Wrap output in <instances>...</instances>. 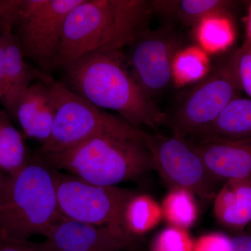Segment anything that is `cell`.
<instances>
[{"label":"cell","instance_id":"20","mask_svg":"<svg viewBox=\"0 0 251 251\" xmlns=\"http://www.w3.org/2000/svg\"><path fill=\"white\" fill-rule=\"evenodd\" d=\"M195 196L186 190H170L161 206L163 218L171 226L186 230L195 224L198 216Z\"/></svg>","mask_w":251,"mask_h":251},{"label":"cell","instance_id":"29","mask_svg":"<svg viewBox=\"0 0 251 251\" xmlns=\"http://www.w3.org/2000/svg\"><path fill=\"white\" fill-rule=\"evenodd\" d=\"M246 41L251 43V3L249 8V13L246 18Z\"/></svg>","mask_w":251,"mask_h":251},{"label":"cell","instance_id":"13","mask_svg":"<svg viewBox=\"0 0 251 251\" xmlns=\"http://www.w3.org/2000/svg\"><path fill=\"white\" fill-rule=\"evenodd\" d=\"M193 145L215 182L251 177V138L202 140Z\"/></svg>","mask_w":251,"mask_h":251},{"label":"cell","instance_id":"23","mask_svg":"<svg viewBox=\"0 0 251 251\" xmlns=\"http://www.w3.org/2000/svg\"><path fill=\"white\" fill-rule=\"evenodd\" d=\"M194 242L186 229L170 227L157 234L150 247L175 251H193Z\"/></svg>","mask_w":251,"mask_h":251},{"label":"cell","instance_id":"30","mask_svg":"<svg viewBox=\"0 0 251 251\" xmlns=\"http://www.w3.org/2000/svg\"><path fill=\"white\" fill-rule=\"evenodd\" d=\"M175 251L169 250V249H158V248L150 247V251Z\"/></svg>","mask_w":251,"mask_h":251},{"label":"cell","instance_id":"18","mask_svg":"<svg viewBox=\"0 0 251 251\" xmlns=\"http://www.w3.org/2000/svg\"><path fill=\"white\" fill-rule=\"evenodd\" d=\"M163 218L161 206L151 196L138 192L128 201L124 213L125 228L135 239L156 227Z\"/></svg>","mask_w":251,"mask_h":251},{"label":"cell","instance_id":"11","mask_svg":"<svg viewBox=\"0 0 251 251\" xmlns=\"http://www.w3.org/2000/svg\"><path fill=\"white\" fill-rule=\"evenodd\" d=\"M45 237L41 244L46 251H133L137 247V239L123 231L66 217Z\"/></svg>","mask_w":251,"mask_h":251},{"label":"cell","instance_id":"33","mask_svg":"<svg viewBox=\"0 0 251 251\" xmlns=\"http://www.w3.org/2000/svg\"><path fill=\"white\" fill-rule=\"evenodd\" d=\"M246 232H247V233L251 234V223L247 227V231H246Z\"/></svg>","mask_w":251,"mask_h":251},{"label":"cell","instance_id":"10","mask_svg":"<svg viewBox=\"0 0 251 251\" xmlns=\"http://www.w3.org/2000/svg\"><path fill=\"white\" fill-rule=\"evenodd\" d=\"M126 58L138 85L153 99L171 84L173 62L181 50V41L171 27L149 29L132 44Z\"/></svg>","mask_w":251,"mask_h":251},{"label":"cell","instance_id":"27","mask_svg":"<svg viewBox=\"0 0 251 251\" xmlns=\"http://www.w3.org/2000/svg\"><path fill=\"white\" fill-rule=\"evenodd\" d=\"M227 251H251V234L243 232L229 237Z\"/></svg>","mask_w":251,"mask_h":251},{"label":"cell","instance_id":"4","mask_svg":"<svg viewBox=\"0 0 251 251\" xmlns=\"http://www.w3.org/2000/svg\"><path fill=\"white\" fill-rule=\"evenodd\" d=\"M64 216L59 211L53 168L39 155L0 188V237L29 240L46 234Z\"/></svg>","mask_w":251,"mask_h":251},{"label":"cell","instance_id":"7","mask_svg":"<svg viewBox=\"0 0 251 251\" xmlns=\"http://www.w3.org/2000/svg\"><path fill=\"white\" fill-rule=\"evenodd\" d=\"M53 170L59 209L64 217L128 233L124 213L127 202L137 191L90 184Z\"/></svg>","mask_w":251,"mask_h":251},{"label":"cell","instance_id":"34","mask_svg":"<svg viewBox=\"0 0 251 251\" xmlns=\"http://www.w3.org/2000/svg\"><path fill=\"white\" fill-rule=\"evenodd\" d=\"M1 27H2V21H1V18H0V34H1Z\"/></svg>","mask_w":251,"mask_h":251},{"label":"cell","instance_id":"1","mask_svg":"<svg viewBox=\"0 0 251 251\" xmlns=\"http://www.w3.org/2000/svg\"><path fill=\"white\" fill-rule=\"evenodd\" d=\"M120 50L100 49L64 68L66 85L99 108L119 114L130 125L158 133L168 117L135 82Z\"/></svg>","mask_w":251,"mask_h":251},{"label":"cell","instance_id":"3","mask_svg":"<svg viewBox=\"0 0 251 251\" xmlns=\"http://www.w3.org/2000/svg\"><path fill=\"white\" fill-rule=\"evenodd\" d=\"M145 134L127 122L94 135L70 150L39 156L56 171H69L90 184L115 186L154 171L144 140Z\"/></svg>","mask_w":251,"mask_h":251},{"label":"cell","instance_id":"28","mask_svg":"<svg viewBox=\"0 0 251 251\" xmlns=\"http://www.w3.org/2000/svg\"><path fill=\"white\" fill-rule=\"evenodd\" d=\"M5 56H6V42H5L4 33L1 31V34H0V86L4 90V94L6 91Z\"/></svg>","mask_w":251,"mask_h":251},{"label":"cell","instance_id":"31","mask_svg":"<svg viewBox=\"0 0 251 251\" xmlns=\"http://www.w3.org/2000/svg\"><path fill=\"white\" fill-rule=\"evenodd\" d=\"M4 176H3L1 174V171L0 170V188H1V185L3 184V181H4Z\"/></svg>","mask_w":251,"mask_h":251},{"label":"cell","instance_id":"25","mask_svg":"<svg viewBox=\"0 0 251 251\" xmlns=\"http://www.w3.org/2000/svg\"><path fill=\"white\" fill-rule=\"evenodd\" d=\"M228 241V236L224 234H206L194 243L193 251H227Z\"/></svg>","mask_w":251,"mask_h":251},{"label":"cell","instance_id":"16","mask_svg":"<svg viewBox=\"0 0 251 251\" xmlns=\"http://www.w3.org/2000/svg\"><path fill=\"white\" fill-rule=\"evenodd\" d=\"M202 140L239 141L251 138V99L237 97L212 123L197 133Z\"/></svg>","mask_w":251,"mask_h":251},{"label":"cell","instance_id":"6","mask_svg":"<svg viewBox=\"0 0 251 251\" xmlns=\"http://www.w3.org/2000/svg\"><path fill=\"white\" fill-rule=\"evenodd\" d=\"M46 85L52 94L55 115L51 134L42 143L41 153L70 150L94 135L128 122L119 115L97 108L64 82L52 78Z\"/></svg>","mask_w":251,"mask_h":251},{"label":"cell","instance_id":"5","mask_svg":"<svg viewBox=\"0 0 251 251\" xmlns=\"http://www.w3.org/2000/svg\"><path fill=\"white\" fill-rule=\"evenodd\" d=\"M82 0H19L0 1V16L17 24L25 57L44 72L53 69L64 26L71 10Z\"/></svg>","mask_w":251,"mask_h":251},{"label":"cell","instance_id":"9","mask_svg":"<svg viewBox=\"0 0 251 251\" xmlns=\"http://www.w3.org/2000/svg\"><path fill=\"white\" fill-rule=\"evenodd\" d=\"M144 140L154 171L170 190H186L206 201L214 199L216 182L193 144L186 139L159 133H146Z\"/></svg>","mask_w":251,"mask_h":251},{"label":"cell","instance_id":"26","mask_svg":"<svg viewBox=\"0 0 251 251\" xmlns=\"http://www.w3.org/2000/svg\"><path fill=\"white\" fill-rule=\"evenodd\" d=\"M0 251H46L42 244L0 237Z\"/></svg>","mask_w":251,"mask_h":251},{"label":"cell","instance_id":"8","mask_svg":"<svg viewBox=\"0 0 251 251\" xmlns=\"http://www.w3.org/2000/svg\"><path fill=\"white\" fill-rule=\"evenodd\" d=\"M229 58L186 94L171 121L173 135L186 139L212 123L242 92Z\"/></svg>","mask_w":251,"mask_h":251},{"label":"cell","instance_id":"22","mask_svg":"<svg viewBox=\"0 0 251 251\" xmlns=\"http://www.w3.org/2000/svg\"><path fill=\"white\" fill-rule=\"evenodd\" d=\"M206 69V59L201 52L194 49L180 50L173 62V79L182 83L199 80Z\"/></svg>","mask_w":251,"mask_h":251},{"label":"cell","instance_id":"24","mask_svg":"<svg viewBox=\"0 0 251 251\" xmlns=\"http://www.w3.org/2000/svg\"><path fill=\"white\" fill-rule=\"evenodd\" d=\"M230 59L242 90L251 99V43L244 41Z\"/></svg>","mask_w":251,"mask_h":251},{"label":"cell","instance_id":"21","mask_svg":"<svg viewBox=\"0 0 251 251\" xmlns=\"http://www.w3.org/2000/svg\"><path fill=\"white\" fill-rule=\"evenodd\" d=\"M195 27L200 44L207 50H224L233 42V27L226 15L206 18Z\"/></svg>","mask_w":251,"mask_h":251},{"label":"cell","instance_id":"15","mask_svg":"<svg viewBox=\"0 0 251 251\" xmlns=\"http://www.w3.org/2000/svg\"><path fill=\"white\" fill-rule=\"evenodd\" d=\"M213 210L224 227L243 233L251 223V177L225 182L214 198Z\"/></svg>","mask_w":251,"mask_h":251},{"label":"cell","instance_id":"19","mask_svg":"<svg viewBox=\"0 0 251 251\" xmlns=\"http://www.w3.org/2000/svg\"><path fill=\"white\" fill-rule=\"evenodd\" d=\"M27 148L22 134L5 110H0V170L16 174L27 164Z\"/></svg>","mask_w":251,"mask_h":251},{"label":"cell","instance_id":"17","mask_svg":"<svg viewBox=\"0 0 251 251\" xmlns=\"http://www.w3.org/2000/svg\"><path fill=\"white\" fill-rule=\"evenodd\" d=\"M153 12L175 16L188 27H196L211 16L227 15L233 1L226 0L150 1Z\"/></svg>","mask_w":251,"mask_h":251},{"label":"cell","instance_id":"12","mask_svg":"<svg viewBox=\"0 0 251 251\" xmlns=\"http://www.w3.org/2000/svg\"><path fill=\"white\" fill-rule=\"evenodd\" d=\"M2 21L1 31L6 42L5 56V80L6 91L3 98L5 111L15 118L20 100L34 81L47 84L52 77L49 74L28 65L21 49L18 36L14 34L12 23L9 20Z\"/></svg>","mask_w":251,"mask_h":251},{"label":"cell","instance_id":"2","mask_svg":"<svg viewBox=\"0 0 251 251\" xmlns=\"http://www.w3.org/2000/svg\"><path fill=\"white\" fill-rule=\"evenodd\" d=\"M152 13L150 1L82 0L65 18L53 69L96 50L131 45L150 29Z\"/></svg>","mask_w":251,"mask_h":251},{"label":"cell","instance_id":"14","mask_svg":"<svg viewBox=\"0 0 251 251\" xmlns=\"http://www.w3.org/2000/svg\"><path fill=\"white\" fill-rule=\"evenodd\" d=\"M54 115L55 108L50 87L36 81L20 100L15 118L27 138L44 143L51 134Z\"/></svg>","mask_w":251,"mask_h":251},{"label":"cell","instance_id":"32","mask_svg":"<svg viewBox=\"0 0 251 251\" xmlns=\"http://www.w3.org/2000/svg\"><path fill=\"white\" fill-rule=\"evenodd\" d=\"M4 95V90H3L2 87L0 86V99H2Z\"/></svg>","mask_w":251,"mask_h":251}]
</instances>
